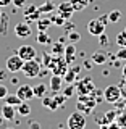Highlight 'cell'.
I'll return each mask as SVG.
<instances>
[{"mask_svg":"<svg viewBox=\"0 0 126 129\" xmlns=\"http://www.w3.org/2000/svg\"><path fill=\"white\" fill-rule=\"evenodd\" d=\"M40 68H42V63H40L37 58H34V60L24 61L21 71L28 79H34V78H37V76H40Z\"/></svg>","mask_w":126,"mask_h":129,"instance_id":"cell-1","label":"cell"},{"mask_svg":"<svg viewBox=\"0 0 126 129\" xmlns=\"http://www.w3.org/2000/svg\"><path fill=\"white\" fill-rule=\"evenodd\" d=\"M68 129H84L86 127V116H84L83 111H73L70 116H68L66 121Z\"/></svg>","mask_w":126,"mask_h":129,"instance_id":"cell-2","label":"cell"},{"mask_svg":"<svg viewBox=\"0 0 126 129\" xmlns=\"http://www.w3.org/2000/svg\"><path fill=\"white\" fill-rule=\"evenodd\" d=\"M104 99L107 100L108 103H116L121 99V89H120V86H113V84H112V86L105 87Z\"/></svg>","mask_w":126,"mask_h":129,"instance_id":"cell-3","label":"cell"},{"mask_svg":"<svg viewBox=\"0 0 126 129\" xmlns=\"http://www.w3.org/2000/svg\"><path fill=\"white\" fill-rule=\"evenodd\" d=\"M52 64H48L50 66V70L54 74H58V76H63L65 73L68 71V63L66 60L62 58V56H55V60H52L50 61Z\"/></svg>","mask_w":126,"mask_h":129,"instance_id":"cell-4","label":"cell"},{"mask_svg":"<svg viewBox=\"0 0 126 129\" xmlns=\"http://www.w3.org/2000/svg\"><path fill=\"white\" fill-rule=\"evenodd\" d=\"M23 64H24V60L18 53H15V55H11L10 58H7L5 66L10 73H18V71L23 70Z\"/></svg>","mask_w":126,"mask_h":129,"instance_id":"cell-5","label":"cell"},{"mask_svg":"<svg viewBox=\"0 0 126 129\" xmlns=\"http://www.w3.org/2000/svg\"><path fill=\"white\" fill-rule=\"evenodd\" d=\"M94 89H95L94 87V81H92L91 78H86V79L79 81L78 86H76V90H78L81 95H91Z\"/></svg>","mask_w":126,"mask_h":129,"instance_id":"cell-6","label":"cell"},{"mask_svg":"<svg viewBox=\"0 0 126 129\" xmlns=\"http://www.w3.org/2000/svg\"><path fill=\"white\" fill-rule=\"evenodd\" d=\"M87 31H89V34L99 37L100 34H104V32H105V24L100 21L99 18H97V19H91V21L87 23Z\"/></svg>","mask_w":126,"mask_h":129,"instance_id":"cell-7","label":"cell"},{"mask_svg":"<svg viewBox=\"0 0 126 129\" xmlns=\"http://www.w3.org/2000/svg\"><path fill=\"white\" fill-rule=\"evenodd\" d=\"M16 53H18L24 61H28V60H34L37 58V50H36L32 45H21L16 50Z\"/></svg>","mask_w":126,"mask_h":129,"instance_id":"cell-8","label":"cell"},{"mask_svg":"<svg viewBox=\"0 0 126 129\" xmlns=\"http://www.w3.org/2000/svg\"><path fill=\"white\" fill-rule=\"evenodd\" d=\"M32 34V29L29 26V23H18L15 26V36L19 39H28Z\"/></svg>","mask_w":126,"mask_h":129,"instance_id":"cell-9","label":"cell"},{"mask_svg":"<svg viewBox=\"0 0 126 129\" xmlns=\"http://www.w3.org/2000/svg\"><path fill=\"white\" fill-rule=\"evenodd\" d=\"M57 13L68 21V19L73 16V13H74V8H73V5L70 2H62L58 7H57Z\"/></svg>","mask_w":126,"mask_h":129,"instance_id":"cell-10","label":"cell"},{"mask_svg":"<svg viewBox=\"0 0 126 129\" xmlns=\"http://www.w3.org/2000/svg\"><path fill=\"white\" fill-rule=\"evenodd\" d=\"M16 95H18L19 99L23 100V102H29L32 97H34V89H32L31 86H28V84H23V86L18 87Z\"/></svg>","mask_w":126,"mask_h":129,"instance_id":"cell-11","label":"cell"},{"mask_svg":"<svg viewBox=\"0 0 126 129\" xmlns=\"http://www.w3.org/2000/svg\"><path fill=\"white\" fill-rule=\"evenodd\" d=\"M24 13V18H26V23H31V21H37L40 18V13H39V8L36 5H29L26 10L23 11Z\"/></svg>","mask_w":126,"mask_h":129,"instance_id":"cell-12","label":"cell"},{"mask_svg":"<svg viewBox=\"0 0 126 129\" xmlns=\"http://www.w3.org/2000/svg\"><path fill=\"white\" fill-rule=\"evenodd\" d=\"M91 61L95 63V64H104L105 61H107V52L102 50V48L97 50V52H94L92 56H91Z\"/></svg>","mask_w":126,"mask_h":129,"instance_id":"cell-13","label":"cell"},{"mask_svg":"<svg viewBox=\"0 0 126 129\" xmlns=\"http://www.w3.org/2000/svg\"><path fill=\"white\" fill-rule=\"evenodd\" d=\"M0 113H2V116H3V119H13L15 118V115H16V110H15V107L13 105H8L5 103L2 107V110H0Z\"/></svg>","mask_w":126,"mask_h":129,"instance_id":"cell-14","label":"cell"},{"mask_svg":"<svg viewBox=\"0 0 126 129\" xmlns=\"http://www.w3.org/2000/svg\"><path fill=\"white\" fill-rule=\"evenodd\" d=\"M65 60H66V63L70 64L73 63V60H74V56H76V48H74V44H68L66 47H65Z\"/></svg>","mask_w":126,"mask_h":129,"instance_id":"cell-15","label":"cell"},{"mask_svg":"<svg viewBox=\"0 0 126 129\" xmlns=\"http://www.w3.org/2000/svg\"><path fill=\"white\" fill-rule=\"evenodd\" d=\"M62 78L63 76H58V74L52 76V79H50V90L54 92V94L62 90Z\"/></svg>","mask_w":126,"mask_h":129,"instance_id":"cell-16","label":"cell"},{"mask_svg":"<svg viewBox=\"0 0 126 129\" xmlns=\"http://www.w3.org/2000/svg\"><path fill=\"white\" fill-rule=\"evenodd\" d=\"M78 73H79V66H74L73 70H68L66 73L63 74V79L66 81L68 84H73L76 81V76H78Z\"/></svg>","mask_w":126,"mask_h":129,"instance_id":"cell-17","label":"cell"},{"mask_svg":"<svg viewBox=\"0 0 126 129\" xmlns=\"http://www.w3.org/2000/svg\"><path fill=\"white\" fill-rule=\"evenodd\" d=\"M42 107H45V108H48V110H52V111H55L57 108H58V103L55 102L54 97H45V95H44L42 97Z\"/></svg>","mask_w":126,"mask_h":129,"instance_id":"cell-18","label":"cell"},{"mask_svg":"<svg viewBox=\"0 0 126 129\" xmlns=\"http://www.w3.org/2000/svg\"><path fill=\"white\" fill-rule=\"evenodd\" d=\"M65 53V47L62 45V42H55V44H52V48H50V55L52 56H62Z\"/></svg>","mask_w":126,"mask_h":129,"instance_id":"cell-19","label":"cell"},{"mask_svg":"<svg viewBox=\"0 0 126 129\" xmlns=\"http://www.w3.org/2000/svg\"><path fill=\"white\" fill-rule=\"evenodd\" d=\"M70 3L73 5L74 11H81V10H84V8L91 3V0H70Z\"/></svg>","mask_w":126,"mask_h":129,"instance_id":"cell-20","label":"cell"},{"mask_svg":"<svg viewBox=\"0 0 126 129\" xmlns=\"http://www.w3.org/2000/svg\"><path fill=\"white\" fill-rule=\"evenodd\" d=\"M32 89H34V97H37V99H42V97L47 94V86L45 84H37V86L32 87Z\"/></svg>","mask_w":126,"mask_h":129,"instance_id":"cell-21","label":"cell"},{"mask_svg":"<svg viewBox=\"0 0 126 129\" xmlns=\"http://www.w3.org/2000/svg\"><path fill=\"white\" fill-rule=\"evenodd\" d=\"M18 113L21 116H29L31 115V107H29V103L28 102H21L18 105Z\"/></svg>","mask_w":126,"mask_h":129,"instance_id":"cell-22","label":"cell"},{"mask_svg":"<svg viewBox=\"0 0 126 129\" xmlns=\"http://www.w3.org/2000/svg\"><path fill=\"white\" fill-rule=\"evenodd\" d=\"M37 8H39V13H40V15H42V13H48V15H50V13H54L55 5H54L52 2H45L44 5H40V7H37Z\"/></svg>","mask_w":126,"mask_h":129,"instance_id":"cell-23","label":"cell"},{"mask_svg":"<svg viewBox=\"0 0 126 129\" xmlns=\"http://www.w3.org/2000/svg\"><path fill=\"white\" fill-rule=\"evenodd\" d=\"M37 42L42 44V45H47V44L52 42V39H50V36H48L45 31H39V34H37Z\"/></svg>","mask_w":126,"mask_h":129,"instance_id":"cell-24","label":"cell"},{"mask_svg":"<svg viewBox=\"0 0 126 129\" xmlns=\"http://www.w3.org/2000/svg\"><path fill=\"white\" fill-rule=\"evenodd\" d=\"M3 100H5V103H8V105H13V107H18V105L23 102V100L19 99V97L16 95V94H15V95H7Z\"/></svg>","mask_w":126,"mask_h":129,"instance_id":"cell-25","label":"cell"},{"mask_svg":"<svg viewBox=\"0 0 126 129\" xmlns=\"http://www.w3.org/2000/svg\"><path fill=\"white\" fill-rule=\"evenodd\" d=\"M52 24V19L50 18H39L37 19V27L39 31H47V27Z\"/></svg>","mask_w":126,"mask_h":129,"instance_id":"cell-26","label":"cell"},{"mask_svg":"<svg viewBox=\"0 0 126 129\" xmlns=\"http://www.w3.org/2000/svg\"><path fill=\"white\" fill-rule=\"evenodd\" d=\"M115 42H116V45H120V47H126V29L116 34Z\"/></svg>","mask_w":126,"mask_h":129,"instance_id":"cell-27","label":"cell"},{"mask_svg":"<svg viewBox=\"0 0 126 129\" xmlns=\"http://www.w3.org/2000/svg\"><path fill=\"white\" fill-rule=\"evenodd\" d=\"M121 19V11L120 10H112L110 13H108V21L110 23H118Z\"/></svg>","mask_w":126,"mask_h":129,"instance_id":"cell-28","label":"cell"},{"mask_svg":"<svg viewBox=\"0 0 126 129\" xmlns=\"http://www.w3.org/2000/svg\"><path fill=\"white\" fill-rule=\"evenodd\" d=\"M68 39H70V42L76 44V42H79V40H81V34H79V32H76V31H70V32H68Z\"/></svg>","mask_w":126,"mask_h":129,"instance_id":"cell-29","label":"cell"},{"mask_svg":"<svg viewBox=\"0 0 126 129\" xmlns=\"http://www.w3.org/2000/svg\"><path fill=\"white\" fill-rule=\"evenodd\" d=\"M50 15H52V13H50ZM50 19H52V23H55V24H57V26H62V24L66 21V19L62 18V16H60L58 13H57V15H52V16H50Z\"/></svg>","mask_w":126,"mask_h":129,"instance_id":"cell-30","label":"cell"},{"mask_svg":"<svg viewBox=\"0 0 126 129\" xmlns=\"http://www.w3.org/2000/svg\"><path fill=\"white\" fill-rule=\"evenodd\" d=\"M55 102L58 103V107H63V103H65V100H66V97H65V94L60 95V92H55Z\"/></svg>","mask_w":126,"mask_h":129,"instance_id":"cell-31","label":"cell"},{"mask_svg":"<svg viewBox=\"0 0 126 129\" xmlns=\"http://www.w3.org/2000/svg\"><path fill=\"white\" fill-rule=\"evenodd\" d=\"M63 94H65L66 99H68V97H71L73 94H74V86H73V84H68V87L63 90Z\"/></svg>","mask_w":126,"mask_h":129,"instance_id":"cell-32","label":"cell"},{"mask_svg":"<svg viewBox=\"0 0 126 129\" xmlns=\"http://www.w3.org/2000/svg\"><path fill=\"white\" fill-rule=\"evenodd\" d=\"M116 60H126V47H121L118 52H116Z\"/></svg>","mask_w":126,"mask_h":129,"instance_id":"cell-33","label":"cell"},{"mask_svg":"<svg viewBox=\"0 0 126 129\" xmlns=\"http://www.w3.org/2000/svg\"><path fill=\"white\" fill-rule=\"evenodd\" d=\"M7 95H8V89H7L5 86H2V84H0V99H5Z\"/></svg>","mask_w":126,"mask_h":129,"instance_id":"cell-34","label":"cell"},{"mask_svg":"<svg viewBox=\"0 0 126 129\" xmlns=\"http://www.w3.org/2000/svg\"><path fill=\"white\" fill-rule=\"evenodd\" d=\"M13 5L16 7V8H21V7H24V3H26V0H13Z\"/></svg>","mask_w":126,"mask_h":129,"instance_id":"cell-35","label":"cell"},{"mask_svg":"<svg viewBox=\"0 0 126 129\" xmlns=\"http://www.w3.org/2000/svg\"><path fill=\"white\" fill-rule=\"evenodd\" d=\"M99 40H100V44H102V45H107V44H108V39H107V36H105V32H104V34H100L99 36Z\"/></svg>","mask_w":126,"mask_h":129,"instance_id":"cell-36","label":"cell"},{"mask_svg":"<svg viewBox=\"0 0 126 129\" xmlns=\"http://www.w3.org/2000/svg\"><path fill=\"white\" fill-rule=\"evenodd\" d=\"M13 0H0V7H8Z\"/></svg>","mask_w":126,"mask_h":129,"instance_id":"cell-37","label":"cell"},{"mask_svg":"<svg viewBox=\"0 0 126 129\" xmlns=\"http://www.w3.org/2000/svg\"><path fill=\"white\" fill-rule=\"evenodd\" d=\"M99 19H100V21H102V23L105 24V26H107V23H108V15H104V16H100Z\"/></svg>","mask_w":126,"mask_h":129,"instance_id":"cell-38","label":"cell"},{"mask_svg":"<svg viewBox=\"0 0 126 129\" xmlns=\"http://www.w3.org/2000/svg\"><path fill=\"white\" fill-rule=\"evenodd\" d=\"M121 73H123V79L126 81V64L123 66V70H121Z\"/></svg>","mask_w":126,"mask_h":129,"instance_id":"cell-39","label":"cell"},{"mask_svg":"<svg viewBox=\"0 0 126 129\" xmlns=\"http://www.w3.org/2000/svg\"><path fill=\"white\" fill-rule=\"evenodd\" d=\"M7 78V74H5V71H0V81L2 79H5Z\"/></svg>","mask_w":126,"mask_h":129,"instance_id":"cell-40","label":"cell"},{"mask_svg":"<svg viewBox=\"0 0 126 129\" xmlns=\"http://www.w3.org/2000/svg\"><path fill=\"white\" fill-rule=\"evenodd\" d=\"M3 129H15V127H3Z\"/></svg>","mask_w":126,"mask_h":129,"instance_id":"cell-41","label":"cell"},{"mask_svg":"<svg viewBox=\"0 0 126 129\" xmlns=\"http://www.w3.org/2000/svg\"><path fill=\"white\" fill-rule=\"evenodd\" d=\"M0 16H2V11H0Z\"/></svg>","mask_w":126,"mask_h":129,"instance_id":"cell-42","label":"cell"},{"mask_svg":"<svg viewBox=\"0 0 126 129\" xmlns=\"http://www.w3.org/2000/svg\"><path fill=\"white\" fill-rule=\"evenodd\" d=\"M29 129H34V127H29Z\"/></svg>","mask_w":126,"mask_h":129,"instance_id":"cell-43","label":"cell"},{"mask_svg":"<svg viewBox=\"0 0 126 129\" xmlns=\"http://www.w3.org/2000/svg\"><path fill=\"white\" fill-rule=\"evenodd\" d=\"M124 29H126V27H124Z\"/></svg>","mask_w":126,"mask_h":129,"instance_id":"cell-44","label":"cell"}]
</instances>
